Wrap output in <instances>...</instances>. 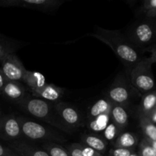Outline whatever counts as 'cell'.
Here are the masks:
<instances>
[{
    "label": "cell",
    "mask_w": 156,
    "mask_h": 156,
    "mask_svg": "<svg viewBox=\"0 0 156 156\" xmlns=\"http://www.w3.org/2000/svg\"><path fill=\"white\" fill-rule=\"evenodd\" d=\"M54 109L61 121L69 130L82 126V116L72 105L57 102L54 105Z\"/></svg>",
    "instance_id": "9c48e42d"
},
{
    "label": "cell",
    "mask_w": 156,
    "mask_h": 156,
    "mask_svg": "<svg viewBox=\"0 0 156 156\" xmlns=\"http://www.w3.org/2000/svg\"><path fill=\"white\" fill-rule=\"evenodd\" d=\"M1 91H2V89H1V88H0V94H1Z\"/></svg>",
    "instance_id": "f35d334b"
},
{
    "label": "cell",
    "mask_w": 156,
    "mask_h": 156,
    "mask_svg": "<svg viewBox=\"0 0 156 156\" xmlns=\"http://www.w3.org/2000/svg\"><path fill=\"white\" fill-rule=\"evenodd\" d=\"M132 85L126 82L123 76L117 78L108 93V98L113 105L126 106L132 94Z\"/></svg>",
    "instance_id": "52a82bcc"
},
{
    "label": "cell",
    "mask_w": 156,
    "mask_h": 156,
    "mask_svg": "<svg viewBox=\"0 0 156 156\" xmlns=\"http://www.w3.org/2000/svg\"><path fill=\"white\" fill-rule=\"evenodd\" d=\"M155 125H156V124H155Z\"/></svg>",
    "instance_id": "60d3db41"
},
{
    "label": "cell",
    "mask_w": 156,
    "mask_h": 156,
    "mask_svg": "<svg viewBox=\"0 0 156 156\" xmlns=\"http://www.w3.org/2000/svg\"><path fill=\"white\" fill-rule=\"evenodd\" d=\"M1 94L10 101L20 103L26 98V90L20 82L8 80L2 88Z\"/></svg>",
    "instance_id": "7c38bea8"
},
{
    "label": "cell",
    "mask_w": 156,
    "mask_h": 156,
    "mask_svg": "<svg viewBox=\"0 0 156 156\" xmlns=\"http://www.w3.org/2000/svg\"><path fill=\"white\" fill-rule=\"evenodd\" d=\"M0 156H18L9 148L0 144Z\"/></svg>",
    "instance_id": "f546056e"
},
{
    "label": "cell",
    "mask_w": 156,
    "mask_h": 156,
    "mask_svg": "<svg viewBox=\"0 0 156 156\" xmlns=\"http://www.w3.org/2000/svg\"><path fill=\"white\" fill-rule=\"evenodd\" d=\"M146 18L148 19H153V18H156V9H154V10L150 11V12H147V13L145 14Z\"/></svg>",
    "instance_id": "d6a6232c"
},
{
    "label": "cell",
    "mask_w": 156,
    "mask_h": 156,
    "mask_svg": "<svg viewBox=\"0 0 156 156\" xmlns=\"http://www.w3.org/2000/svg\"><path fill=\"white\" fill-rule=\"evenodd\" d=\"M83 145L88 146L100 153H105L107 149V142L105 139L94 133L85 134L82 136Z\"/></svg>",
    "instance_id": "d6986e66"
},
{
    "label": "cell",
    "mask_w": 156,
    "mask_h": 156,
    "mask_svg": "<svg viewBox=\"0 0 156 156\" xmlns=\"http://www.w3.org/2000/svg\"><path fill=\"white\" fill-rule=\"evenodd\" d=\"M22 82L30 88V91H36L43 88L47 84L44 75L39 72L26 71Z\"/></svg>",
    "instance_id": "2e32d148"
},
{
    "label": "cell",
    "mask_w": 156,
    "mask_h": 156,
    "mask_svg": "<svg viewBox=\"0 0 156 156\" xmlns=\"http://www.w3.org/2000/svg\"><path fill=\"white\" fill-rule=\"evenodd\" d=\"M110 120H111V114H102L92 120H88L87 126L88 129L94 132L100 133L102 131L104 132L107 126L109 124Z\"/></svg>",
    "instance_id": "ffe728a7"
},
{
    "label": "cell",
    "mask_w": 156,
    "mask_h": 156,
    "mask_svg": "<svg viewBox=\"0 0 156 156\" xmlns=\"http://www.w3.org/2000/svg\"><path fill=\"white\" fill-rule=\"evenodd\" d=\"M63 3L62 0H0V7L22 8L50 13L59 9Z\"/></svg>",
    "instance_id": "5b68a950"
},
{
    "label": "cell",
    "mask_w": 156,
    "mask_h": 156,
    "mask_svg": "<svg viewBox=\"0 0 156 156\" xmlns=\"http://www.w3.org/2000/svg\"><path fill=\"white\" fill-rule=\"evenodd\" d=\"M133 152L134 149H121V148H114L110 151L111 156H129Z\"/></svg>",
    "instance_id": "484cf974"
},
{
    "label": "cell",
    "mask_w": 156,
    "mask_h": 156,
    "mask_svg": "<svg viewBox=\"0 0 156 156\" xmlns=\"http://www.w3.org/2000/svg\"><path fill=\"white\" fill-rule=\"evenodd\" d=\"M64 91H65L63 88H59L53 84H46L43 88L32 91L31 93L35 98H38L48 102L57 103L63 96Z\"/></svg>",
    "instance_id": "8fae6325"
},
{
    "label": "cell",
    "mask_w": 156,
    "mask_h": 156,
    "mask_svg": "<svg viewBox=\"0 0 156 156\" xmlns=\"http://www.w3.org/2000/svg\"><path fill=\"white\" fill-rule=\"evenodd\" d=\"M126 38L137 50H146L155 43V22L149 19L136 23L129 30Z\"/></svg>",
    "instance_id": "277c9868"
},
{
    "label": "cell",
    "mask_w": 156,
    "mask_h": 156,
    "mask_svg": "<svg viewBox=\"0 0 156 156\" xmlns=\"http://www.w3.org/2000/svg\"><path fill=\"white\" fill-rule=\"evenodd\" d=\"M152 62L149 58H143L129 73L130 83L138 92L144 94L154 91L155 81L152 71Z\"/></svg>",
    "instance_id": "3957f363"
},
{
    "label": "cell",
    "mask_w": 156,
    "mask_h": 156,
    "mask_svg": "<svg viewBox=\"0 0 156 156\" xmlns=\"http://www.w3.org/2000/svg\"><path fill=\"white\" fill-rule=\"evenodd\" d=\"M156 9V0H146L143 2V5L141 6V12L146 14L150 11Z\"/></svg>",
    "instance_id": "83f0119b"
},
{
    "label": "cell",
    "mask_w": 156,
    "mask_h": 156,
    "mask_svg": "<svg viewBox=\"0 0 156 156\" xmlns=\"http://www.w3.org/2000/svg\"><path fill=\"white\" fill-rule=\"evenodd\" d=\"M90 35L109 46L123 65L130 68V70L141 59L138 50L119 30L95 27L94 32Z\"/></svg>",
    "instance_id": "6da1fadb"
},
{
    "label": "cell",
    "mask_w": 156,
    "mask_h": 156,
    "mask_svg": "<svg viewBox=\"0 0 156 156\" xmlns=\"http://www.w3.org/2000/svg\"><path fill=\"white\" fill-rule=\"evenodd\" d=\"M112 106L113 104L110 101L108 98L98 99L88 109L87 114L88 120H92L102 114H111Z\"/></svg>",
    "instance_id": "5bb4252c"
},
{
    "label": "cell",
    "mask_w": 156,
    "mask_h": 156,
    "mask_svg": "<svg viewBox=\"0 0 156 156\" xmlns=\"http://www.w3.org/2000/svg\"><path fill=\"white\" fill-rule=\"evenodd\" d=\"M129 156H139V155H138V154H137V152H133L130 155H129Z\"/></svg>",
    "instance_id": "d590c367"
},
{
    "label": "cell",
    "mask_w": 156,
    "mask_h": 156,
    "mask_svg": "<svg viewBox=\"0 0 156 156\" xmlns=\"http://www.w3.org/2000/svg\"><path fill=\"white\" fill-rule=\"evenodd\" d=\"M67 150L71 156H83L82 151L79 148V143H73L69 145L67 147Z\"/></svg>",
    "instance_id": "f1b7e54d"
},
{
    "label": "cell",
    "mask_w": 156,
    "mask_h": 156,
    "mask_svg": "<svg viewBox=\"0 0 156 156\" xmlns=\"http://www.w3.org/2000/svg\"><path fill=\"white\" fill-rule=\"evenodd\" d=\"M146 140H148V142L150 143L151 146H152V147H153V149L156 151V140H148V139H146Z\"/></svg>",
    "instance_id": "e575fe53"
},
{
    "label": "cell",
    "mask_w": 156,
    "mask_h": 156,
    "mask_svg": "<svg viewBox=\"0 0 156 156\" xmlns=\"http://www.w3.org/2000/svg\"><path fill=\"white\" fill-rule=\"evenodd\" d=\"M140 126L145 136V138L156 140V125L147 117H140Z\"/></svg>",
    "instance_id": "7402d4cb"
},
{
    "label": "cell",
    "mask_w": 156,
    "mask_h": 156,
    "mask_svg": "<svg viewBox=\"0 0 156 156\" xmlns=\"http://www.w3.org/2000/svg\"><path fill=\"white\" fill-rule=\"evenodd\" d=\"M18 119L21 126L22 136H24L26 138L32 140H59V141H61L60 137L56 136L54 133L47 129L43 125L21 117H18Z\"/></svg>",
    "instance_id": "8992f818"
},
{
    "label": "cell",
    "mask_w": 156,
    "mask_h": 156,
    "mask_svg": "<svg viewBox=\"0 0 156 156\" xmlns=\"http://www.w3.org/2000/svg\"><path fill=\"white\" fill-rule=\"evenodd\" d=\"M42 147L50 156H71L67 149L53 142H47Z\"/></svg>",
    "instance_id": "603a6c76"
},
{
    "label": "cell",
    "mask_w": 156,
    "mask_h": 156,
    "mask_svg": "<svg viewBox=\"0 0 156 156\" xmlns=\"http://www.w3.org/2000/svg\"><path fill=\"white\" fill-rule=\"evenodd\" d=\"M146 51H149L151 53V56L149 59H151L152 63H156V44H152V46L146 48Z\"/></svg>",
    "instance_id": "4dcf8cb0"
},
{
    "label": "cell",
    "mask_w": 156,
    "mask_h": 156,
    "mask_svg": "<svg viewBox=\"0 0 156 156\" xmlns=\"http://www.w3.org/2000/svg\"><path fill=\"white\" fill-rule=\"evenodd\" d=\"M120 130L121 129L115 123L111 122L104 130V136H105V140L111 142V143H113V144H114L115 140H117V136L120 135Z\"/></svg>",
    "instance_id": "cb8c5ba5"
},
{
    "label": "cell",
    "mask_w": 156,
    "mask_h": 156,
    "mask_svg": "<svg viewBox=\"0 0 156 156\" xmlns=\"http://www.w3.org/2000/svg\"><path fill=\"white\" fill-rule=\"evenodd\" d=\"M153 111H156V105H155V108H154Z\"/></svg>",
    "instance_id": "74e56055"
},
{
    "label": "cell",
    "mask_w": 156,
    "mask_h": 156,
    "mask_svg": "<svg viewBox=\"0 0 156 156\" xmlns=\"http://www.w3.org/2000/svg\"><path fill=\"white\" fill-rule=\"evenodd\" d=\"M139 140L135 133L131 132H124L120 133L117 140L114 143V148L129 149L135 150L136 146L138 145Z\"/></svg>",
    "instance_id": "e0dca14e"
},
{
    "label": "cell",
    "mask_w": 156,
    "mask_h": 156,
    "mask_svg": "<svg viewBox=\"0 0 156 156\" xmlns=\"http://www.w3.org/2000/svg\"><path fill=\"white\" fill-rule=\"evenodd\" d=\"M19 106L22 111L35 118L43 120L65 132H70L58 117L54 109V105H51L50 102L33 96L26 97L22 101L20 102Z\"/></svg>",
    "instance_id": "7a4b0ae2"
},
{
    "label": "cell",
    "mask_w": 156,
    "mask_h": 156,
    "mask_svg": "<svg viewBox=\"0 0 156 156\" xmlns=\"http://www.w3.org/2000/svg\"><path fill=\"white\" fill-rule=\"evenodd\" d=\"M7 79H6V78L5 77L4 74L2 73V72L1 71V69H0V88H2V87L4 86L5 84L6 83V82H7Z\"/></svg>",
    "instance_id": "1f68e13d"
},
{
    "label": "cell",
    "mask_w": 156,
    "mask_h": 156,
    "mask_svg": "<svg viewBox=\"0 0 156 156\" xmlns=\"http://www.w3.org/2000/svg\"><path fill=\"white\" fill-rule=\"evenodd\" d=\"M155 42H156V22H155Z\"/></svg>",
    "instance_id": "8d00e7d4"
},
{
    "label": "cell",
    "mask_w": 156,
    "mask_h": 156,
    "mask_svg": "<svg viewBox=\"0 0 156 156\" xmlns=\"http://www.w3.org/2000/svg\"><path fill=\"white\" fill-rule=\"evenodd\" d=\"M156 105V90L144 94L139 108L140 117H147L153 111Z\"/></svg>",
    "instance_id": "ac0fdd59"
},
{
    "label": "cell",
    "mask_w": 156,
    "mask_h": 156,
    "mask_svg": "<svg viewBox=\"0 0 156 156\" xmlns=\"http://www.w3.org/2000/svg\"><path fill=\"white\" fill-rule=\"evenodd\" d=\"M79 145L83 156H103L101 153L88 147V146H85L83 144H80V143H79Z\"/></svg>",
    "instance_id": "4316f807"
},
{
    "label": "cell",
    "mask_w": 156,
    "mask_h": 156,
    "mask_svg": "<svg viewBox=\"0 0 156 156\" xmlns=\"http://www.w3.org/2000/svg\"><path fill=\"white\" fill-rule=\"evenodd\" d=\"M139 156H156V151L146 138L143 139L139 143Z\"/></svg>",
    "instance_id": "d4e9b609"
},
{
    "label": "cell",
    "mask_w": 156,
    "mask_h": 156,
    "mask_svg": "<svg viewBox=\"0 0 156 156\" xmlns=\"http://www.w3.org/2000/svg\"><path fill=\"white\" fill-rule=\"evenodd\" d=\"M0 69L7 80L14 82L22 81L27 71L19 58L15 53L8 55L2 61Z\"/></svg>",
    "instance_id": "ba28073f"
},
{
    "label": "cell",
    "mask_w": 156,
    "mask_h": 156,
    "mask_svg": "<svg viewBox=\"0 0 156 156\" xmlns=\"http://www.w3.org/2000/svg\"><path fill=\"white\" fill-rule=\"evenodd\" d=\"M147 117L154 124H156V111H152L149 116H147Z\"/></svg>",
    "instance_id": "836d02e7"
},
{
    "label": "cell",
    "mask_w": 156,
    "mask_h": 156,
    "mask_svg": "<svg viewBox=\"0 0 156 156\" xmlns=\"http://www.w3.org/2000/svg\"><path fill=\"white\" fill-rule=\"evenodd\" d=\"M13 152L19 156H50L44 150L38 149L25 142L15 140L9 144Z\"/></svg>",
    "instance_id": "4fadbf2b"
},
{
    "label": "cell",
    "mask_w": 156,
    "mask_h": 156,
    "mask_svg": "<svg viewBox=\"0 0 156 156\" xmlns=\"http://www.w3.org/2000/svg\"><path fill=\"white\" fill-rule=\"evenodd\" d=\"M111 120L120 129H123L129 123V114L124 106L113 105L111 111Z\"/></svg>",
    "instance_id": "9a60e30c"
},
{
    "label": "cell",
    "mask_w": 156,
    "mask_h": 156,
    "mask_svg": "<svg viewBox=\"0 0 156 156\" xmlns=\"http://www.w3.org/2000/svg\"><path fill=\"white\" fill-rule=\"evenodd\" d=\"M22 136L18 117L5 115L0 117V139L5 141L18 140Z\"/></svg>",
    "instance_id": "30bf717a"
},
{
    "label": "cell",
    "mask_w": 156,
    "mask_h": 156,
    "mask_svg": "<svg viewBox=\"0 0 156 156\" xmlns=\"http://www.w3.org/2000/svg\"><path fill=\"white\" fill-rule=\"evenodd\" d=\"M17 50L16 43L12 39L0 34V62L11 53Z\"/></svg>",
    "instance_id": "44dd1931"
},
{
    "label": "cell",
    "mask_w": 156,
    "mask_h": 156,
    "mask_svg": "<svg viewBox=\"0 0 156 156\" xmlns=\"http://www.w3.org/2000/svg\"></svg>",
    "instance_id": "ab89813d"
}]
</instances>
